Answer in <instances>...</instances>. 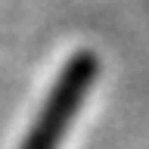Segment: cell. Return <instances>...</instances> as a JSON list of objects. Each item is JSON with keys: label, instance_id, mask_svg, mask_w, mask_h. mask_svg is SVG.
Returning <instances> with one entry per match:
<instances>
[{"label": "cell", "instance_id": "6da1fadb", "mask_svg": "<svg viewBox=\"0 0 149 149\" xmlns=\"http://www.w3.org/2000/svg\"><path fill=\"white\" fill-rule=\"evenodd\" d=\"M96 81V56L93 53H78L72 56L65 68L56 78L53 93L47 96L44 109L37 115L34 127L28 130L22 149H59L62 137L68 134V124L78 115L84 96L90 93Z\"/></svg>", "mask_w": 149, "mask_h": 149}]
</instances>
